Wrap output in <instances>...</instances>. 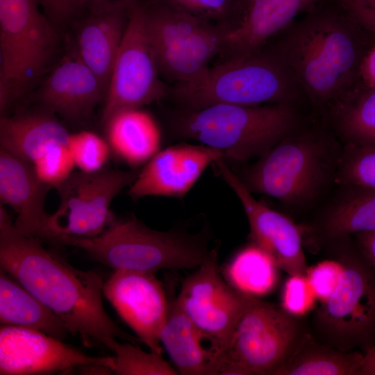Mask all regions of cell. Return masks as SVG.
<instances>
[{
	"instance_id": "52a82bcc",
	"label": "cell",
	"mask_w": 375,
	"mask_h": 375,
	"mask_svg": "<svg viewBox=\"0 0 375 375\" xmlns=\"http://www.w3.org/2000/svg\"><path fill=\"white\" fill-rule=\"evenodd\" d=\"M338 260L341 272L337 286L315 312L317 340L366 353L375 344V269L358 249L345 251Z\"/></svg>"
},
{
	"instance_id": "277c9868",
	"label": "cell",
	"mask_w": 375,
	"mask_h": 375,
	"mask_svg": "<svg viewBox=\"0 0 375 375\" xmlns=\"http://www.w3.org/2000/svg\"><path fill=\"white\" fill-rule=\"evenodd\" d=\"M295 116L287 102L257 106L216 104L183 109L173 119L176 135L219 150L224 159L260 157L288 135Z\"/></svg>"
},
{
	"instance_id": "d6986e66",
	"label": "cell",
	"mask_w": 375,
	"mask_h": 375,
	"mask_svg": "<svg viewBox=\"0 0 375 375\" xmlns=\"http://www.w3.org/2000/svg\"><path fill=\"white\" fill-rule=\"evenodd\" d=\"M131 1L110 0L92 6L76 24L74 48L106 90L127 26Z\"/></svg>"
},
{
	"instance_id": "ffe728a7",
	"label": "cell",
	"mask_w": 375,
	"mask_h": 375,
	"mask_svg": "<svg viewBox=\"0 0 375 375\" xmlns=\"http://www.w3.org/2000/svg\"><path fill=\"white\" fill-rule=\"evenodd\" d=\"M51 188L39 178L30 163L1 148V204L14 210V224L19 232L44 239L50 215L44 203Z\"/></svg>"
},
{
	"instance_id": "9a60e30c",
	"label": "cell",
	"mask_w": 375,
	"mask_h": 375,
	"mask_svg": "<svg viewBox=\"0 0 375 375\" xmlns=\"http://www.w3.org/2000/svg\"><path fill=\"white\" fill-rule=\"evenodd\" d=\"M115 365L114 356H90L42 332L15 326L0 328V374H65L80 366Z\"/></svg>"
},
{
	"instance_id": "74e56055",
	"label": "cell",
	"mask_w": 375,
	"mask_h": 375,
	"mask_svg": "<svg viewBox=\"0 0 375 375\" xmlns=\"http://www.w3.org/2000/svg\"><path fill=\"white\" fill-rule=\"evenodd\" d=\"M359 25L375 19V0H338Z\"/></svg>"
},
{
	"instance_id": "7bdbcfd3",
	"label": "cell",
	"mask_w": 375,
	"mask_h": 375,
	"mask_svg": "<svg viewBox=\"0 0 375 375\" xmlns=\"http://www.w3.org/2000/svg\"><path fill=\"white\" fill-rule=\"evenodd\" d=\"M362 27L368 31L375 33V19L363 23Z\"/></svg>"
},
{
	"instance_id": "6da1fadb",
	"label": "cell",
	"mask_w": 375,
	"mask_h": 375,
	"mask_svg": "<svg viewBox=\"0 0 375 375\" xmlns=\"http://www.w3.org/2000/svg\"><path fill=\"white\" fill-rule=\"evenodd\" d=\"M1 269L60 317L86 344L105 347L113 339L140 340L123 331L106 313L101 277L74 268L45 249L38 238L19 232L0 206Z\"/></svg>"
},
{
	"instance_id": "e575fe53",
	"label": "cell",
	"mask_w": 375,
	"mask_h": 375,
	"mask_svg": "<svg viewBox=\"0 0 375 375\" xmlns=\"http://www.w3.org/2000/svg\"><path fill=\"white\" fill-rule=\"evenodd\" d=\"M317 299L306 276H290L282 293V308L294 317L310 310Z\"/></svg>"
},
{
	"instance_id": "5bb4252c",
	"label": "cell",
	"mask_w": 375,
	"mask_h": 375,
	"mask_svg": "<svg viewBox=\"0 0 375 375\" xmlns=\"http://www.w3.org/2000/svg\"><path fill=\"white\" fill-rule=\"evenodd\" d=\"M212 165L217 176L240 201L253 243L272 258L278 269L290 276H306L308 267L301 228L285 215L257 201L224 159H219Z\"/></svg>"
},
{
	"instance_id": "836d02e7",
	"label": "cell",
	"mask_w": 375,
	"mask_h": 375,
	"mask_svg": "<svg viewBox=\"0 0 375 375\" xmlns=\"http://www.w3.org/2000/svg\"><path fill=\"white\" fill-rule=\"evenodd\" d=\"M32 166L40 180L55 188L73 173L75 167L68 144L56 147Z\"/></svg>"
},
{
	"instance_id": "ac0fdd59",
	"label": "cell",
	"mask_w": 375,
	"mask_h": 375,
	"mask_svg": "<svg viewBox=\"0 0 375 375\" xmlns=\"http://www.w3.org/2000/svg\"><path fill=\"white\" fill-rule=\"evenodd\" d=\"M106 93L101 80L74 47L49 72L36 97L44 110L69 122H79L91 117L96 107L103 102Z\"/></svg>"
},
{
	"instance_id": "83f0119b",
	"label": "cell",
	"mask_w": 375,
	"mask_h": 375,
	"mask_svg": "<svg viewBox=\"0 0 375 375\" xmlns=\"http://www.w3.org/2000/svg\"><path fill=\"white\" fill-rule=\"evenodd\" d=\"M278 268L272 258L253 243L240 251L227 265L228 282L251 297L265 295L277 282Z\"/></svg>"
},
{
	"instance_id": "ee69618b",
	"label": "cell",
	"mask_w": 375,
	"mask_h": 375,
	"mask_svg": "<svg viewBox=\"0 0 375 375\" xmlns=\"http://www.w3.org/2000/svg\"><path fill=\"white\" fill-rule=\"evenodd\" d=\"M106 1H110V0H83V2H84L86 9H88V8L92 6L97 5L98 3H100ZM126 1H130V0H126Z\"/></svg>"
},
{
	"instance_id": "60d3db41",
	"label": "cell",
	"mask_w": 375,
	"mask_h": 375,
	"mask_svg": "<svg viewBox=\"0 0 375 375\" xmlns=\"http://www.w3.org/2000/svg\"><path fill=\"white\" fill-rule=\"evenodd\" d=\"M75 372L81 374H111L112 369L106 365L91 363L78 367Z\"/></svg>"
},
{
	"instance_id": "f1b7e54d",
	"label": "cell",
	"mask_w": 375,
	"mask_h": 375,
	"mask_svg": "<svg viewBox=\"0 0 375 375\" xmlns=\"http://www.w3.org/2000/svg\"><path fill=\"white\" fill-rule=\"evenodd\" d=\"M338 117L349 144L375 147V88L361 85L351 90L338 107Z\"/></svg>"
},
{
	"instance_id": "1f68e13d",
	"label": "cell",
	"mask_w": 375,
	"mask_h": 375,
	"mask_svg": "<svg viewBox=\"0 0 375 375\" xmlns=\"http://www.w3.org/2000/svg\"><path fill=\"white\" fill-rule=\"evenodd\" d=\"M68 145L75 167L84 172L104 169L112 153L106 138L90 131L70 133Z\"/></svg>"
},
{
	"instance_id": "4316f807",
	"label": "cell",
	"mask_w": 375,
	"mask_h": 375,
	"mask_svg": "<svg viewBox=\"0 0 375 375\" xmlns=\"http://www.w3.org/2000/svg\"><path fill=\"white\" fill-rule=\"evenodd\" d=\"M364 354L344 351L303 334L274 375H358Z\"/></svg>"
},
{
	"instance_id": "7a4b0ae2",
	"label": "cell",
	"mask_w": 375,
	"mask_h": 375,
	"mask_svg": "<svg viewBox=\"0 0 375 375\" xmlns=\"http://www.w3.org/2000/svg\"><path fill=\"white\" fill-rule=\"evenodd\" d=\"M331 14L310 15L297 24L283 48L285 62L317 103L342 97L358 78L361 60L368 49L351 18Z\"/></svg>"
},
{
	"instance_id": "d4e9b609",
	"label": "cell",
	"mask_w": 375,
	"mask_h": 375,
	"mask_svg": "<svg viewBox=\"0 0 375 375\" xmlns=\"http://www.w3.org/2000/svg\"><path fill=\"white\" fill-rule=\"evenodd\" d=\"M0 322L38 331L62 340L70 333L60 317L1 269Z\"/></svg>"
},
{
	"instance_id": "f546056e",
	"label": "cell",
	"mask_w": 375,
	"mask_h": 375,
	"mask_svg": "<svg viewBox=\"0 0 375 375\" xmlns=\"http://www.w3.org/2000/svg\"><path fill=\"white\" fill-rule=\"evenodd\" d=\"M115 354L113 374L117 375H176L162 354L142 350L135 343L113 339L106 346Z\"/></svg>"
},
{
	"instance_id": "30bf717a",
	"label": "cell",
	"mask_w": 375,
	"mask_h": 375,
	"mask_svg": "<svg viewBox=\"0 0 375 375\" xmlns=\"http://www.w3.org/2000/svg\"><path fill=\"white\" fill-rule=\"evenodd\" d=\"M325 148L306 137L279 141L239 176L251 192L274 197L288 204L311 200L327 173Z\"/></svg>"
},
{
	"instance_id": "8fae6325",
	"label": "cell",
	"mask_w": 375,
	"mask_h": 375,
	"mask_svg": "<svg viewBox=\"0 0 375 375\" xmlns=\"http://www.w3.org/2000/svg\"><path fill=\"white\" fill-rule=\"evenodd\" d=\"M149 38L144 6L130 3L128 20L110 74L101 115L103 124L114 113L142 108L169 94Z\"/></svg>"
},
{
	"instance_id": "9c48e42d",
	"label": "cell",
	"mask_w": 375,
	"mask_h": 375,
	"mask_svg": "<svg viewBox=\"0 0 375 375\" xmlns=\"http://www.w3.org/2000/svg\"><path fill=\"white\" fill-rule=\"evenodd\" d=\"M303 335L296 317L256 298L219 356L217 374H274Z\"/></svg>"
},
{
	"instance_id": "4dcf8cb0",
	"label": "cell",
	"mask_w": 375,
	"mask_h": 375,
	"mask_svg": "<svg viewBox=\"0 0 375 375\" xmlns=\"http://www.w3.org/2000/svg\"><path fill=\"white\" fill-rule=\"evenodd\" d=\"M156 1L229 30L237 24L234 17L240 13L244 15L246 8V5L242 0H156Z\"/></svg>"
},
{
	"instance_id": "7c38bea8",
	"label": "cell",
	"mask_w": 375,
	"mask_h": 375,
	"mask_svg": "<svg viewBox=\"0 0 375 375\" xmlns=\"http://www.w3.org/2000/svg\"><path fill=\"white\" fill-rule=\"evenodd\" d=\"M138 172L106 168L92 173L73 172L56 188L59 206L49 215L44 239L101 233L114 217L112 201L133 182Z\"/></svg>"
},
{
	"instance_id": "d6a6232c",
	"label": "cell",
	"mask_w": 375,
	"mask_h": 375,
	"mask_svg": "<svg viewBox=\"0 0 375 375\" xmlns=\"http://www.w3.org/2000/svg\"><path fill=\"white\" fill-rule=\"evenodd\" d=\"M337 178L345 185L375 188V147L349 144Z\"/></svg>"
},
{
	"instance_id": "8992f818",
	"label": "cell",
	"mask_w": 375,
	"mask_h": 375,
	"mask_svg": "<svg viewBox=\"0 0 375 375\" xmlns=\"http://www.w3.org/2000/svg\"><path fill=\"white\" fill-rule=\"evenodd\" d=\"M288 76L275 59L251 54L228 58L195 81L176 84L169 94L184 109L216 104L257 106L286 102Z\"/></svg>"
},
{
	"instance_id": "2e32d148",
	"label": "cell",
	"mask_w": 375,
	"mask_h": 375,
	"mask_svg": "<svg viewBox=\"0 0 375 375\" xmlns=\"http://www.w3.org/2000/svg\"><path fill=\"white\" fill-rule=\"evenodd\" d=\"M103 294L140 341L162 354L160 336L169 302L154 273L114 270L103 282Z\"/></svg>"
},
{
	"instance_id": "f35d334b",
	"label": "cell",
	"mask_w": 375,
	"mask_h": 375,
	"mask_svg": "<svg viewBox=\"0 0 375 375\" xmlns=\"http://www.w3.org/2000/svg\"><path fill=\"white\" fill-rule=\"evenodd\" d=\"M358 78L362 85L375 88V41L366 50L361 60Z\"/></svg>"
},
{
	"instance_id": "7402d4cb",
	"label": "cell",
	"mask_w": 375,
	"mask_h": 375,
	"mask_svg": "<svg viewBox=\"0 0 375 375\" xmlns=\"http://www.w3.org/2000/svg\"><path fill=\"white\" fill-rule=\"evenodd\" d=\"M70 133L56 115L42 112L3 115L1 148L33 165L58 146L68 144Z\"/></svg>"
},
{
	"instance_id": "b9f144b4",
	"label": "cell",
	"mask_w": 375,
	"mask_h": 375,
	"mask_svg": "<svg viewBox=\"0 0 375 375\" xmlns=\"http://www.w3.org/2000/svg\"><path fill=\"white\" fill-rule=\"evenodd\" d=\"M358 375H375V344L364 354Z\"/></svg>"
},
{
	"instance_id": "8d00e7d4",
	"label": "cell",
	"mask_w": 375,
	"mask_h": 375,
	"mask_svg": "<svg viewBox=\"0 0 375 375\" xmlns=\"http://www.w3.org/2000/svg\"><path fill=\"white\" fill-rule=\"evenodd\" d=\"M46 15L55 24L62 26L86 9L83 0H39Z\"/></svg>"
},
{
	"instance_id": "ab89813d",
	"label": "cell",
	"mask_w": 375,
	"mask_h": 375,
	"mask_svg": "<svg viewBox=\"0 0 375 375\" xmlns=\"http://www.w3.org/2000/svg\"><path fill=\"white\" fill-rule=\"evenodd\" d=\"M357 239L358 249L375 269V230L355 235Z\"/></svg>"
},
{
	"instance_id": "44dd1931",
	"label": "cell",
	"mask_w": 375,
	"mask_h": 375,
	"mask_svg": "<svg viewBox=\"0 0 375 375\" xmlns=\"http://www.w3.org/2000/svg\"><path fill=\"white\" fill-rule=\"evenodd\" d=\"M319 0H250L241 19L228 31L224 53L230 57L257 52L270 38Z\"/></svg>"
},
{
	"instance_id": "603a6c76",
	"label": "cell",
	"mask_w": 375,
	"mask_h": 375,
	"mask_svg": "<svg viewBox=\"0 0 375 375\" xmlns=\"http://www.w3.org/2000/svg\"><path fill=\"white\" fill-rule=\"evenodd\" d=\"M102 125L112 153L131 167L146 164L160 150L159 126L142 108L119 110Z\"/></svg>"
},
{
	"instance_id": "d590c367",
	"label": "cell",
	"mask_w": 375,
	"mask_h": 375,
	"mask_svg": "<svg viewBox=\"0 0 375 375\" xmlns=\"http://www.w3.org/2000/svg\"><path fill=\"white\" fill-rule=\"evenodd\" d=\"M341 272L339 261H326L308 271L306 278L320 302L327 299L337 286Z\"/></svg>"
},
{
	"instance_id": "5b68a950",
	"label": "cell",
	"mask_w": 375,
	"mask_h": 375,
	"mask_svg": "<svg viewBox=\"0 0 375 375\" xmlns=\"http://www.w3.org/2000/svg\"><path fill=\"white\" fill-rule=\"evenodd\" d=\"M39 0H0V111L4 115L46 72L56 53L55 24Z\"/></svg>"
},
{
	"instance_id": "cb8c5ba5",
	"label": "cell",
	"mask_w": 375,
	"mask_h": 375,
	"mask_svg": "<svg viewBox=\"0 0 375 375\" xmlns=\"http://www.w3.org/2000/svg\"><path fill=\"white\" fill-rule=\"evenodd\" d=\"M160 343L182 375H217L216 358L203 335L176 300L169 303Z\"/></svg>"
},
{
	"instance_id": "e0dca14e",
	"label": "cell",
	"mask_w": 375,
	"mask_h": 375,
	"mask_svg": "<svg viewBox=\"0 0 375 375\" xmlns=\"http://www.w3.org/2000/svg\"><path fill=\"white\" fill-rule=\"evenodd\" d=\"M221 158V151L201 144H178L159 150L138 172L128 194L135 200L148 196L181 198L206 169Z\"/></svg>"
},
{
	"instance_id": "f6af8a7d",
	"label": "cell",
	"mask_w": 375,
	"mask_h": 375,
	"mask_svg": "<svg viewBox=\"0 0 375 375\" xmlns=\"http://www.w3.org/2000/svg\"><path fill=\"white\" fill-rule=\"evenodd\" d=\"M242 1L244 2V4L246 5V6H247V3H249V1L250 0H242Z\"/></svg>"
},
{
	"instance_id": "ba28073f",
	"label": "cell",
	"mask_w": 375,
	"mask_h": 375,
	"mask_svg": "<svg viewBox=\"0 0 375 375\" xmlns=\"http://www.w3.org/2000/svg\"><path fill=\"white\" fill-rule=\"evenodd\" d=\"M149 38L160 74L191 83L224 53L229 29L156 1L144 5Z\"/></svg>"
},
{
	"instance_id": "484cf974",
	"label": "cell",
	"mask_w": 375,
	"mask_h": 375,
	"mask_svg": "<svg viewBox=\"0 0 375 375\" xmlns=\"http://www.w3.org/2000/svg\"><path fill=\"white\" fill-rule=\"evenodd\" d=\"M349 189L326 210L317 226L326 241L375 230V188L347 185Z\"/></svg>"
},
{
	"instance_id": "4fadbf2b",
	"label": "cell",
	"mask_w": 375,
	"mask_h": 375,
	"mask_svg": "<svg viewBox=\"0 0 375 375\" xmlns=\"http://www.w3.org/2000/svg\"><path fill=\"white\" fill-rule=\"evenodd\" d=\"M198 267L183 281L175 300L208 343L217 367L239 319L256 298L226 281L216 251Z\"/></svg>"
},
{
	"instance_id": "3957f363",
	"label": "cell",
	"mask_w": 375,
	"mask_h": 375,
	"mask_svg": "<svg viewBox=\"0 0 375 375\" xmlns=\"http://www.w3.org/2000/svg\"><path fill=\"white\" fill-rule=\"evenodd\" d=\"M51 241L81 249L95 261L114 270L151 273L199 267L215 251L209 250L204 231L197 234L157 231L134 216L125 219L113 217L96 236L58 235Z\"/></svg>"
}]
</instances>
